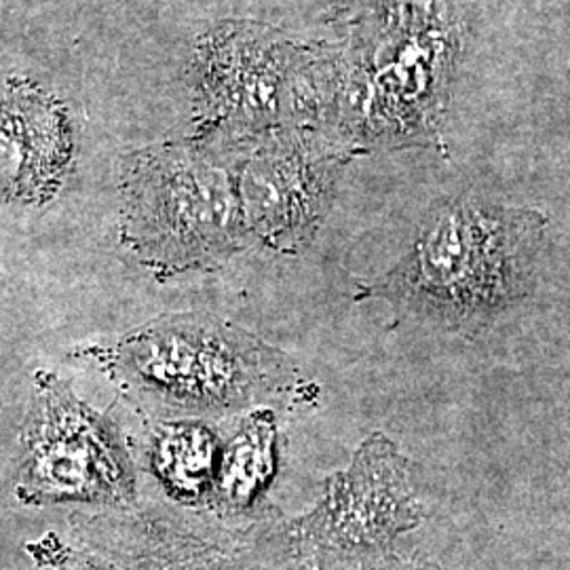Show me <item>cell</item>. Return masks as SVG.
Instances as JSON below:
<instances>
[{"label": "cell", "mask_w": 570, "mask_h": 570, "mask_svg": "<svg viewBox=\"0 0 570 570\" xmlns=\"http://www.w3.org/2000/svg\"><path fill=\"white\" fill-rule=\"evenodd\" d=\"M546 218L478 197L433 204L414 244L355 301H383L400 322L473 338L534 285Z\"/></svg>", "instance_id": "obj_1"}, {"label": "cell", "mask_w": 570, "mask_h": 570, "mask_svg": "<svg viewBox=\"0 0 570 570\" xmlns=\"http://www.w3.org/2000/svg\"><path fill=\"white\" fill-rule=\"evenodd\" d=\"M122 376L174 414L218 416L298 393V370L244 327L204 313L157 320L117 346Z\"/></svg>", "instance_id": "obj_2"}, {"label": "cell", "mask_w": 570, "mask_h": 570, "mask_svg": "<svg viewBox=\"0 0 570 570\" xmlns=\"http://www.w3.org/2000/svg\"><path fill=\"white\" fill-rule=\"evenodd\" d=\"M423 520L406 456L372 433L348 468L327 475L322 499L287 524L284 539L298 570H383L397 539Z\"/></svg>", "instance_id": "obj_3"}, {"label": "cell", "mask_w": 570, "mask_h": 570, "mask_svg": "<svg viewBox=\"0 0 570 570\" xmlns=\"http://www.w3.org/2000/svg\"><path fill=\"white\" fill-rule=\"evenodd\" d=\"M125 233L146 265L176 275L223 265L249 230L225 169L195 153L167 150L129 171Z\"/></svg>", "instance_id": "obj_4"}, {"label": "cell", "mask_w": 570, "mask_h": 570, "mask_svg": "<svg viewBox=\"0 0 570 570\" xmlns=\"http://www.w3.org/2000/svg\"><path fill=\"white\" fill-rule=\"evenodd\" d=\"M18 494L26 503H122L134 494L127 452L100 414L51 374L37 383L23 431Z\"/></svg>", "instance_id": "obj_5"}, {"label": "cell", "mask_w": 570, "mask_h": 570, "mask_svg": "<svg viewBox=\"0 0 570 570\" xmlns=\"http://www.w3.org/2000/svg\"><path fill=\"white\" fill-rule=\"evenodd\" d=\"M345 164L341 150L313 142L266 148L239 183L247 230L285 254L305 249L326 218Z\"/></svg>", "instance_id": "obj_6"}, {"label": "cell", "mask_w": 570, "mask_h": 570, "mask_svg": "<svg viewBox=\"0 0 570 570\" xmlns=\"http://www.w3.org/2000/svg\"><path fill=\"white\" fill-rule=\"evenodd\" d=\"M66 161V125L53 106L28 89L0 87V199H47Z\"/></svg>", "instance_id": "obj_7"}, {"label": "cell", "mask_w": 570, "mask_h": 570, "mask_svg": "<svg viewBox=\"0 0 570 570\" xmlns=\"http://www.w3.org/2000/svg\"><path fill=\"white\" fill-rule=\"evenodd\" d=\"M277 468V423L271 407L252 410L220 449L209 503L223 511L252 510Z\"/></svg>", "instance_id": "obj_8"}, {"label": "cell", "mask_w": 570, "mask_h": 570, "mask_svg": "<svg viewBox=\"0 0 570 570\" xmlns=\"http://www.w3.org/2000/svg\"><path fill=\"white\" fill-rule=\"evenodd\" d=\"M155 468L165 487L184 501L209 499L220 449L209 429L195 423H176L159 431L153 450Z\"/></svg>", "instance_id": "obj_9"}, {"label": "cell", "mask_w": 570, "mask_h": 570, "mask_svg": "<svg viewBox=\"0 0 570 570\" xmlns=\"http://www.w3.org/2000/svg\"><path fill=\"white\" fill-rule=\"evenodd\" d=\"M30 553L37 558V570H115L81 551L63 548L51 534L30 546Z\"/></svg>", "instance_id": "obj_10"}, {"label": "cell", "mask_w": 570, "mask_h": 570, "mask_svg": "<svg viewBox=\"0 0 570 570\" xmlns=\"http://www.w3.org/2000/svg\"><path fill=\"white\" fill-rule=\"evenodd\" d=\"M383 570H440L438 567H433V564H429V562H406V560H400V558H395L389 567H385Z\"/></svg>", "instance_id": "obj_11"}]
</instances>
